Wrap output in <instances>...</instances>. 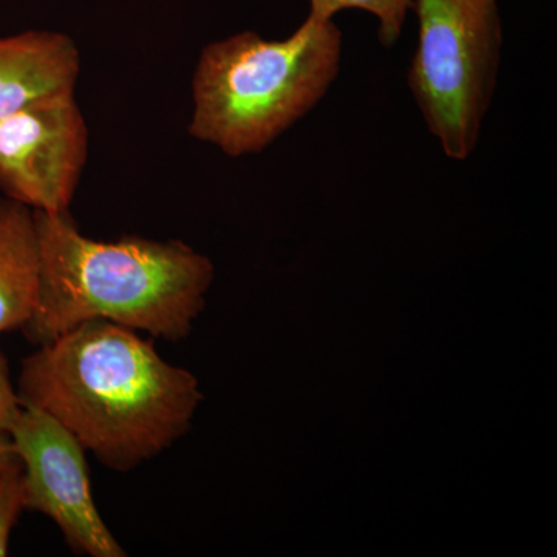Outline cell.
I'll use <instances>...</instances> for the list:
<instances>
[{
	"mask_svg": "<svg viewBox=\"0 0 557 557\" xmlns=\"http://www.w3.org/2000/svg\"><path fill=\"white\" fill-rule=\"evenodd\" d=\"M22 406L44 410L112 471L129 472L178 442L203 401L199 380L156 344L87 321L22 361Z\"/></svg>",
	"mask_w": 557,
	"mask_h": 557,
	"instance_id": "6da1fadb",
	"label": "cell"
},
{
	"mask_svg": "<svg viewBox=\"0 0 557 557\" xmlns=\"http://www.w3.org/2000/svg\"><path fill=\"white\" fill-rule=\"evenodd\" d=\"M36 212L38 302L22 332L44 346L87 321H109L178 343L207 306L214 265L180 240L90 239L70 212Z\"/></svg>",
	"mask_w": 557,
	"mask_h": 557,
	"instance_id": "7a4b0ae2",
	"label": "cell"
},
{
	"mask_svg": "<svg viewBox=\"0 0 557 557\" xmlns=\"http://www.w3.org/2000/svg\"><path fill=\"white\" fill-rule=\"evenodd\" d=\"M341 60L338 25L311 11L285 39L244 32L208 44L193 76L190 137L231 159L262 152L324 100Z\"/></svg>",
	"mask_w": 557,
	"mask_h": 557,
	"instance_id": "3957f363",
	"label": "cell"
},
{
	"mask_svg": "<svg viewBox=\"0 0 557 557\" xmlns=\"http://www.w3.org/2000/svg\"><path fill=\"white\" fill-rule=\"evenodd\" d=\"M418 20L410 94L443 153L478 149L500 72L504 27L497 0H412Z\"/></svg>",
	"mask_w": 557,
	"mask_h": 557,
	"instance_id": "277c9868",
	"label": "cell"
},
{
	"mask_svg": "<svg viewBox=\"0 0 557 557\" xmlns=\"http://www.w3.org/2000/svg\"><path fill=\"white\" fill-rule=\"evenodd\" d=\"M9 434L24 472L27 509L47 516L78 555L126 557L95 505L86 449L78 440L32 406H22Z\"/></svg>",
	"mask_w": 557,
	"mask_h": 557,
	"instance_id": "5b68a950",
	"label": "cell"
},
{
	"mask_svg": "<svg viewBox=\"0 0 557 557\" xmlns=\"http://www.w3.org/2000/svg\"><path fill=\"white\" fill-rule=\"evenodd\" d=\"M89 153V129L75 97L0 119V190L49 214L69 212Z\"/></svg>",
	"mask_w": 557,
	"mask_h": 557,
	"instance_id": "8992f818",
	"label": "cell"
},
{
	"mask_svg": "<svg viewBox=\"0 0 557 557\" xmlns=\"http://www.w3.org/2000/svg\"><path fill=\"white\" fill-rule=\"evenodd\" d=\"M78 47L64 33L24 32L0 38V119L75 97Z\"/></svg>",
	"mask_w": 557,
	"mask_h": 557,
	"instance_id": "52a82bcc",
	"label": "cell"
},
{
	"mask_svg": "<svg viewBox=\"0 0 557 557\" xmlns=\"http://www.w3.org/2000/svg\"><path fill=\"white\" fill-rule=\"evenodd\" d=\"M40 245L35 209L0 197V336L24 327L38 302Z\"/></svg>",
	"mask_w": 557,
	"mask_h": 557,
	"instance_id": "ba28073f",
	"label": "cell"
},
{
	"mask_svg": "<svg viewBox=\"0 0 557 557\" xmlns=\"http://www.w3.org/2000/svg\"><path fill=\"white\" fill-rule=\"evenodd\" d=\"M346 10H361L379 22V39L384 47L397 44L412 10V0H310L311 13L335 20Z\"/></svg>",
	"mask_w": 557,
	"mask_h": 557,
	"instance_id": "9c48e42d",
	"label": "cell"
},
{
	"mask_svg": "<svg viewBox=\"0 0 557 557\" xmlns=\"http://www.w3.org/2000/svg\"><path fill=\"white\" fill-rule=\"evenodd\" d=\"M25 509L24 472L20 463L0 474V557L9 555L11 531Z\"/></svg>",
	"mask_w": 557,
	"mask_h": 557,
	"instance_id": "30bf717a",
	"label": "cell"
},
{
	"mask_svg": "<svg viewBox=\"0 0 557 557\" xmlns=\"http://www.w3.org/2000/svg\"><path fill=\"white\" fill-rule=\"evenodd\" d=\"M21 408L16 387L11 383L9 362L0 354V429L9 431Z\"/></svg>",
	"mask_w": 557,
	"mask_h": 557,
	"instance_id": "8fae6325",
	"label": "cell"
},
{
	"mask_svg": "<svg viewBox=\"0 0 557 557\" xmlns=\"http://www.w3.org/2000/svg\"><path fill=\"white\" fill-rule=\"evenodd\" d=\"M21 460L14 449L13 440H11L9 431L0 429V474L7 469L16 467Z\"/></svg>",
	"mask_w": 557,
	"mask_h": 557,
	"instance_id": "7c38bea8",
	"label": "cell"
}]
</instances>
